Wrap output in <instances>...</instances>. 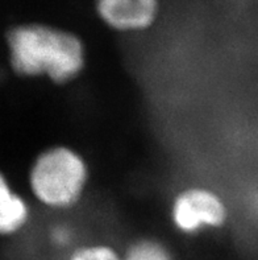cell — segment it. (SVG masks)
Listing matches in <instances>:
<instances>
[{
  "label": "cell",
  "mask_w": 258,
  "mask_h": 260,
  "mask_svg": "<svg viewBox=\"0 0 258 260\" xmlns=\"http://www.w3.org/2000/svg\"><path fill=\"white\" fill-rule=\"evenodd\" d=\"M6 41L10 68L20 78L67 86L87 70V46L71 30L48 24H21L8 30Z\"/></svg>",
  "instance_id": "obj_1"
},
{
  "label": "cell",
  "mask_w": 258,
  "mask_h": 260,
  "mask_svg": "<svg viewBox=\"0 0 258 260\" xmlns=\"http://www.w3.org/2000/svg\"><path fill=\"white\" fill-rule=\"evenodd\" d=\"M91 165L83 152L54 143L37 152L26 171L30 201L52 214L65 215L82 205L91 185Z\"/></svg>",
  "instance_id": "obj_2"
},
{
  "label": "cell",
  "mask_w": 258,
  "mask_h": 260,
  "mask_svg": "<svg viewBox=\"0 0 258 260\" xmlns=\"http://www.w3.org/2000/svg\"><path fill=\"white\" fill-rule=\"evenodd\" d=\"M229 218L231 211L224 196L204 184L183 186L169 205L171 228L185 238H198L223 230Z\"/></svg>",
  "instance_id": "obj_3"
},
{
  "label": "cell",
  "mask_w": 258,
  "mask_h": 260,
  "mask_svg": "<svg viewBox=\"0 0 258 260\" xmlns=\"http://www.w3.org/2000/svg\"><path fill=\"white\" fill-rule=\"evenodd\" d=\"M96 12L108 28L119 33L151 29L160 16L158 0H96Z\"/></svg>",
  "instance_id": "obj_4"
},
{
  "label": "cell",
  "mask_w": 258,
  "mask_h": 260,
  "mask_svg": "<svg viewBox=\"0 0 258 260\" xmlns=\"http://www.w3.org/2000/svg\"><path fill=\"white\" fill-rule=\"evenodd\" d=\"M33 218L30 198L17 190L6 172L0 169V238L19 237Z\"/></svg>",
  "instance_id": "obj_5"
},
{
  "label": "cell",
  "mask_w": 258,
  "mask_h": 260,
  "mask_svg": "<svg viewBox=\"0 0 258 260\" xmlns=\"http://www.w3.org/2000/svg\"><path fill=\"white\" fill-rule=\"evenodd\" d=\"M121 260H178V257L162 238L140 235L121 248Z\"/></svg>",
  "instance_id": "obj_6"
},
{
  "label": "cell",
  "mask_w": 258,
  "mask_h": 260,
  "mask_svg": "<svg viewBox=\"0 0 258 260\" xmlns=\"http://www.w3.org/2000/svg\"><path fill=\"white\" fill-rule=\"evenodd\" d=\"M63 260H121V248L107 241L79 242L63 255Z\"/></svg>",
  "instance_id": "obj_7"
},
{
  "label": "cell",
  "mask_w": 258,
  "mask_h": 260,
  "mask_svg": "<svg viewBox=\"0 0 258 260\" xmlns=\"http://www.w3.org/2000/svg\"><path fill=\"white\" fill-rule=\"evenodd\" d=\"M48 241L53 248H58L62 251L63 255L79 243L76 228L70 222L62 221V219L50 226L48 231Z\"/></svg>",
  "instance_id": "obj_8"
}]
</instances>
